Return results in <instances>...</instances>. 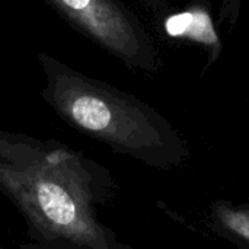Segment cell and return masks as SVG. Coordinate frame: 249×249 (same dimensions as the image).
I'll list each match as a JSON object with an SVG mask.
<instances>
[{"instance_id":"obj_1","label":"cell","mask_w":249,"mask_h":249,"mask_svg":"<svg viewBox=\"0 0 249 249\" xmlns=\"http://www.w3.org/2000/svg\"><path fill=\"white\" fill-rule=\"evenodd\" d=\"M114 193L111 172L85 153L54 139L0 128V194L23 217L29 241L121 247L96 212Z\"/></svg>"},{"instance_id":"obj_2","label":"cell","mask_w":249,"mask_h":249,"mask_svg":"<svg viewBox=\"0 0 249 249\" xmlns=\"http://www.w3.org/2000/svg\"><path fill=\"white\" fill-rule=\"evenodd\" d=\"M36 58L44 76L41 96L67 125L155 169H178L188 160L185 140L156 109L47 51Z\"/></svg>"},{"instance_id":"obj_5","label":"cell","mask_w":249,"mask_h":249,"mask_svg":"<svg viewBox=\"0 0 249 249\" xmlns=\"http://www.w3.org/2000/svg\"><path fill=\"white\" fill-rule=\"evenodd\" d=\"M19 249H99L93 248V247H88V245H80L76 242H70V241H57V242H34V241H28L23 242ZM112 249H136L127 244H123L121 247Z\"/></svg>"},{"instance_id":"obj_3","label":"cell","mask_w":249,"mask_h":249,"mask_svg":"<svg viewBox=\"0 0 249 249\" xmlns=\"http://www.w3.org/2000/svg\"><path fill=\"white\" fill-rule=\"evenodd\" d=\"M74 31L128 69L155 70L156 54L134 13L121 0H41Z\"/></svg>"},{"instance_id":"obj_4","label":"cell","mask_w":249,"mask_h":249,"mask_svg":"<svg viewBox=\"0 0 249 249\" xmlns=\"http://www.w3.org/2000/svg\"><path fill=\"white\" fill-rule=\"evenodd\" d=\"M204 223L217 238L238 249H249V203L214 200L207 209Z\"/></svg>"}]
</instances>
